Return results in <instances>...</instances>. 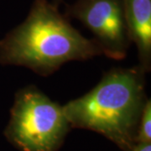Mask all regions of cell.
I'll return each mask as SVG.
<instances>
[{
  "label": "cell",
  "mask_w": 151,
  "mask_h": 151,
  "mask_svg": "<svg viewBox=\"0 0 151 151\" xmlns=\"http://www.w3.org/2000/svg\"><path fill=\"white\" fill-rule=\"evenodd\" d=\"M103 55L93 39L83 36L48 0H35L25 20L0 40V64L29 68L49 76L71 60Z\"/></svg>",
  "instance_id": "6da1fadb"
},
{
  "label": "cell",
  "mask_w": 151,
  "mask_h": 151,
  "mask_svg": "<svg viewBox=\"0 0 151 151\" xmlns=\"http://www.w3.org/2000/svg\"><path fill=\"white\" fill-rule=\"evenodd\" d=\"M130 151H151V143H136Z\"/></svg>",
  "instance_id": "52a82bcc"
},
{
  "label": "cell",
  "mask_w": 151,
  "mask_h": 151,
  "mask_svg": "<svg viewBox=\"0 0 151 151\" xmlns=\"http://www.w3.org/2000/svg\"><path fill=\"white\" fill-rule=\"evenodd\" d=\"M64 15L81 21L90 30L103 55L117 60L126 57L132 42L124 0H77L65 5Z\"/></svg>",
  "instance_id": "277c9868"
},
{
  "label": "cell",
  "mask_w": 151,
  "mask_h": 151,
  "mask_svg": "<svg viewBox=\"0 0 151 151\" xmlns=\"http://www.w3.org/2000/svg\"><path fill=\"white\" fill-rule=\"evenodd\" d=\"M124 14L131 42L138 50L141 67L151 69V0H124Z\"/></svg>",
  "instance_id": "5b68a950"
},
{
  "label": "cell",
  "mask_w": 151,
  "mask_h": 151,
  "mask_svg": "<svg viewBox=\"0 0 151 151\" xmlns=\"http://www.w3.org/2000/svg\"><path fill=\"white\" fill-rule=\"evenodd\" d=\"M146 73L139 65L106 72L90 92L63 106L71 128L98 133L130 151L148 100Z\"/></svg>",
  "instance_id": "7a4b0ae2"
},
{
  "label": "cell",
  "mask_w": 151,
  "mask_h": 151,
  "mask_svg": "<svg viewBox=\"0 0 151 151\" xmlns=\"http://www.w3.org/2000/svg\"><path fill=\"white\" fill-rule=\"evenodd\" d=\"M60 3H62V0H54V2H53V4L57 7H59V4Z\"/></svg>",
  "instance_id": "ba28073f"
},
{
  "label": "cell",
  "mask_w": 151,
  "mask_h": 151,
  "mask_svg": "<svg viewBox=\"0 0 151 151\" xmlns=\"http://www.w3.org/2000/svg\"><path fill=\"white\" fill-rule=\"evenodd\" d=\"M70 129L63 106L30 85L16 92L4 134L20 151H57Z\"/></svg>",
  "instance_id": "3957f363"
},
{
  "label": "cell",
  "mask_w": 151,
  "mask_h": 151,
  "mask_svg": "<svg viewBox=\"0 0 151 151\" xmlns=\"http://www.w3.org/2000/svg\"><path fill=\"white\" fill-rule=\"evenodd\" d=\"M151 143V102L148 99L138 126L136 143Z\"/></svg>",
  "instance_id": "8992f818"
}]
</instances>
